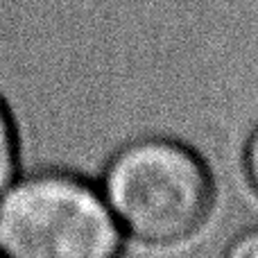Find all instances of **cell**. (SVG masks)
Instances as JSON below:
<instances>
[{"label":"cell","mask_w":258,"mask_h":258,"mask_svg":"<svg viewBox=\"0 0 258 258\" xmlns=\"http://www.w3.org/2000/svg\"><path fill=\"white\" fill-rule=\"evenodd\" d=\"M98 186L127 240L147 249L190 240L215 204L213 174L200 152L156 132L118 147Z\"/></svg>","instance_id":"cell-1"},{"label":"cell","mask_w":258,"mask_h":258,"mask_svg":"<svg viewBox=\"0 0 258 258\" xmlns=\"http://www.w3.org/2000/svg\"><path fill=\"white\" fill-rule=\"evenodd\" d=\"M127 236L95 181L23 172L0 195L3 258H120Z\"/></svg>","instance_id":"cell-2"},{"label":"cell","mask_w":258,"mask_h":258,"mask_svg":"<svg viewBox=\"0 0 258 258\" xmlns=\"http://www.w3.org/2000/svg\"><path fill=\"white\" fill-rule=\"evenodd\" d=\"M21 174V147H18L16 127L7 107L0 100V195L12 186Z\"/></svg>","instance_id":"cell-3"},{"label":"cell","mask_w":258,"mask_h":258,"mask_svg":"<svg viewBox=\"0 0 258 258\" xmlns=\"http://www.w3.org/2000/svg\"><path fill=\"white\" fill-rule=\"evenodd\" d=\"M222 258H258V227H249L233 236Z\"/></svg>","instance_id":"cell-4"},{"label":"cell","mask_w":258,"mask_h":258,"mask_svg":"<svg viewBox=\"0 0 258 258\" xmlns=\"http://www.w3.org/2000/svg\"><path fill=\"white\" fill-rule=\"evenodd\" d=\"M242 165H245V177H247V181H249L251 190L258 195V125L251 129L249 138H247V143H245Z\"/></svg>","instance_id":"cell-5"},{"label":"cell","mask_w":258,"mask_h":258,"mask_svg":"<svg viewBox=\"0 0 258 258\" xmlns=\"http://www.w3.org/2000/svg\"><path fill=\"white\" fill-rule=\"evenodd\" d=\"M0 258H3V256H0Z\"/></svg>","instance_id":"cell-6"}]
</instances>
